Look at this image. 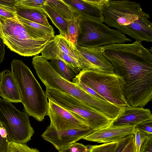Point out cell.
I'll return each instance as SVG.
<instances>
[{"label":"cell","instance_id":"obj_1","mask_svg":"<svg viewBox=\"0 0 152 152\" xmlns=\"http://www.w3.org/2000/svg\"><path fill=\"white\" fill-rule=\"evenodd\" d=\"M108 27L141 42H152V24L140 4L128 0H108L102 11Z\"/></svg>","mask_w":152,"mask_h":152},{"label":"cell","instance_id":"obj_2","mask_svg":"<svg viewBox=\"0 0 152 152\" xmlns=\"http://www.w3.org/2000/svg\"><path fill=\"white\" fill-rule=\"evenodd\" d=\"M32 63L38 76L46 88H53L71 95L109 118L115 115L116 105L100 99L76 83L64 79L55 71L50 62L42 56H34Z\"/></svg>","mask_w":152,"mask_h":152},{"label":"cell","instance_id":"obj_3","mask_svg":"<svg viewBox=\"0 0 152 152\" xmlns=\"http://www.w3.org/2000/svg\"><path fill=\"white\" fill-rule=\"evenodd\" d=\"M11 67L19 88L25 112L42 121L48 115V102L45 94L30 69L21 60H13Z\"/></svg>","mask_w":152,"mask_h":152},{"label":"cell","instance_id":"obj_4","mask_svg":"<svg viewBox=\"0 0 152 152\" xmlns=\"http://www.w3.org/2000/svg\"><path fill=\"white\" fill-rule=\"evenodd\" d=\"M0 35L5 45L11 51L28 57L41 53L54 37L35 38L21 23L17 15L10 18L0 16Z\"/></svg>","mask_w":152,"mask_h":152},{"label":"cell","instance_id":"obj_5","mask_svg":"<svg viewBox=\"0 0 152 152\" xmlns=\"http://www.w3.org/2000/svg\"><path fill=\"white\" fill-rule=\"evenodd\" d=\"M75 77L108 101L123 107L129 106L125 97L124 82L115 73L83 69Z\"/></svg>","mask_w":152,"mask_h":152},{"label":"cell","instance_id":"obj_6","mask_svg":"<svg viewBox=\"0 0 152 152\" xmlns=\"http://www.w3.org/2000/svg\"><path fill=\"white\" fill-rule=\"evenodd\" d=\"M79 33L76 46L87 48L132 42L118 30L99 21L80 18Z\"/></svg>","mask_w":152,"mask_h":152},{"label":"cell","instance_id":"obj_7","mask_svg":"<svg viewBox=\"0 0 152 152\" xmlns=\"http://www.w3.org/2000/svg\"><path fill=\"white\" fill-rule=\"evenodd\" d=\"M29 116L12 103L0 98V122L6 131L9 142L26 144L31 140L34 131Z\"/></svg>","mask_w":152,"mask_h":152},{"label":"cell","instance_id":"obj_8","mask_svg":"<svg viewBox=\"0 0 152 152\" xmlns=\"http://www.w3.org/2000/svg\"><path fill=\"white\" fill-rule=\"evenodd\" d=\"M45 94L48 100L83 118L94 131L113 124L114 121L93 110L71 95L50 88H46Z\"/></svg>","mask_w":152,"mask_h":152},{"label":"cell","instance_id":"obj_9","mask_svg":"<svg viewBox=\"0 0 152 152\" xmlns=\"http://www.w3.org/2000/svg\"><path fill=\"white\" fill-rule=\"evenodd\" d=\"M48 101V115L50 121V126L56 130L91 128L80 116L66 110L50 100Z\"/></svg>","mask_w":152,"mask_h":152},{"label":"cell","instance_id":"obj_10","mask_svg":"<svg viewBox=\"0 0 152 152\" xmlns=\"http://www.w3.org/2000/svg\"><path fill=\"white\" fill-rule=\"evenodd\" d=\"M94 131L91 128L58 131L49 125L42 134L41 137L51 143L59 152L83 139Z\"/></svg>","mask_w":152,"mask_h":152},{"label":"cell","instance_id":"obj_11","mask_svg":"<svg viewBox=\"0 0 152 152\" xmlns=\"http://www.w3.org/2000/svg\"><path fill=\"white\" fill-rule=\"evenodd\" d=\"M78 62L81 70L89 69L105 73H114L111 63L96 48L76 46Z\"/></svg>","mask_w":152,"mask_h":152},{"label":"cell","instance_id":"obj_12","mask_svg":"<svg viewBox=\"0 0 152 152\" xmlns=\"http://www.w3.org/2000/svg\"><path fill=\"white\" fill-rule=\"evenodd\" d=\"M135 125H111L95 130L83 138L86 140L99 143H106L118 141L127 136L134 134Z\"/></svg>","mask_w":152,"mask_h":152},{"label":"cell","instance_id":"obj_13","mask_svg":"<svg viewBox=\"0 0 152 152\" xmlns=\"http://www.w3.org/2000/svg\"><path fill=\"white\" fill-rule=\"evenodd\" d=\"M78 13L80 18L104 22L102 11L108 0H65Z\"/></svg>","mask_w":152,"mask_h":152},{"label":"cell","instance_id":"obj_14","mask_svg":"<svg viewBox=\"0 0 152 152\" xmlns=\"http://www.w3.org/2000/svg\"><path fill=\"white\" fill-rule=\"evenodd\" d=\"M1 73L0 96L11 103L21 102L19 88L12 71L5 70Z\"/></svg>","mask_w":152,"mask_h":152},{"label":"cell","instance_id":"obj_15","mask_svg":"<svg viewBox=\"0 0 152 152\" xmlns=\"http://www.w3.org/2000/svg\"><path fill=\"white\" fill-rule=\"evenodd\" d=\"M152 119V115L149 109L129 106L125 107L124 113L114 121L113 125L136 126L143 122Z\"/></svg>","mask_w":152,"mask_h":152},{"label":"cell","instance_id":"obj_16","mask_svg":"<svg viewBox=\"0 0 152 152\" xmlns=\"http://www.w3.org/2000/svg\"><path fill=\"white\" fill-rule=\"evenodd\" d=\"M42 56L47 60H59L68 65L77 75L81 69L78 61L65 54L50 42L41 52Z\"/></svg>","mask_w":152,"mask_h":152},{"label":"cell","instance_id":"obj_17","mask_svg":"<svg viewBox=\"0 0 152 152\" xmlns=\"http://www.w3.org/2000/svg\"><path fill=\"white\" fill-rule=\"evenodd\" d=\"M17 15L29 21L46 26H51L48 20V16L42 8H33L16 7Z\"/></svg>","mask_w":152,"mask_h":152},{"label":"cell","instance_id":"obj_18","mask_svg":"<svg viewBox=\"0 0 152 152\" xmlns=\"http://www.w3.org/2000/svg\"><path fill=\"white\" fill-rule=\"evenodd\" d=\"M45 4L50 7L67 21L80 18L75 9L64 0H46Z\"/></svg>","mask_w":152,"mask_h":152},{"label":"cell","instance_id":"obj_19","mask_svg":"<svg viewBox=\"0 0 152 152\" xmlns=\"http://www.w3.org/2000/svg\"><path fill=\"white\" fill-rule=\"evenodd\" d=\"M50 43L78 62V50L76 46L61 34L55 35Z\"/></svg>","mask_w":152,"mask_h":152},{"label":"cell","instance_id":"obj_20","mask_svg":"<svg viewBox=\"0 0 152 152\" xmlns=\"http://www.w3.org/2000/svg\"><path fill=\"white\" fill-rule=\"evenodd\" d=\"M44 9L48 17L59 30L60 34L68 39L67 21L48 5L45 4Z\"/></svg>","mask_w":152,"mask_h":152},{"label":"cell","instance_id":"obj_21","mask_svg":"<svg viewBox=\"0 0 152 152\" xmlns=\"http://www.w3.org/2000/svg\"><path fill=\"white\" fill-rule=\"evenodd\" d=\"M50 64L55 71L64 79L71 82L77 74L66 64L58 59H52Z\"/></svg>","mask_w":152,"mask_h":152},{"label":"cell","instance_id":"obj_22","mask_svg":"<svg viewBox=\"0 0 152 152\" xmlns=\"http://www.w3.org/2000/svg\"><path fill=\"white\" fill-rule=\"evenodd\" d=\"M76 18L67 21L68 39L76 46L79 33L78 20Z\"/></svg>","mask_w":152,"mask_h":152},{"label":"cell","instance_id":"obj_23","mask_svg":"<svg viewBox=\"0 0 152 152\" xmlns=\"http://www.w3.org/2000/svg\"><path fill=\"white\" fill-rule=\"evenodd\" d=\"M119 140L100 145H90L89 152H114Z\"/></svg>","mask_w":152,"mask_h":152},{"label":"cell","instance_id":"obj_24","mask_svg":"<svg viewBox=\"0 0 152 152\" xmlns=\"http://www.w3.org/2000/svg\"><path fill=\"white\" fill-rule=\"evenodd\" d=\"M46 0H16V7L44 9Z\"/></svg>","mask_w":152,"mask_h":152},{"label":"cell","instance_id":"obj_25","mask_svg":"<svg viewBox=\"0 0 152 152\" xmlns=\"http://www.w3.org/2000/svg\"><path fill=\"white\" fill-rule=\"evenodd\" d=\"M10 152H40L36 148L28 147L26 144L10 142Z\"/></svg>","mask_w":152,"mask_h":152},{"label":"cell","instance_id":"obj_26","mask_svg":"<svg viewBox=\"0 0 152 152\" xmlns=\"http://www.w3.org/2000/svg\"><path fill=\"white\" fill-rule=\"evenodd\" d=\"M149 135L138 128H135L134 135L136 152H139L142 144Z\"/></svg>","mask_w":152,"mask_h":152},{"label":"cell","instance_id":"obj_27","mask_svg":"<svg viewBox=\"0 0 152 152\" xmlns=\"http://www.w3.org/2000/svg\"><path fill=\"white\" fill-rule=\"evenodd\" d=\"M89 148L90 145L76 142L58 152H89Z\"/></svg>","mask_w":152,"mask_h":152},{"label":"cell","instance_id":"obj_28","mask_svg":"<svg viewBox=\"0 0 152 152\" xmlns=\"http://www.w3.org/2000/svg\"><path fill=\"white\" fill-rule=\"evenodd\" d=\"M16 7H12L0 4V16L10 18L17 15Z\"/></svg>","mask_w":152,"mask_h":152},{"label":"cell","instance_id":"obj_29","mask_svg":"<svg viewBox=\"0 0 152 152\" xmlns=\"http://www.w3.org/2000/svg\"><path fill=\"white\" fill-rule=\"evenodd\" d=\"M138 128L149 135L152 134V119L143 122L136 126Z\"/></svg>","mask_w":152,"mask_h":152},{"label":"cell","instance_id":"obj_30","mask_svg":"<svg viewBox=\"0 0 152 152\" xmlns=\"http://www.w3.org/2000/svg\"><path fill=\"white\" fill-rule=\"evenodd\" d=\"M139 152H152V134L149 135L142 144Z\"/></svg>","mask_w":152,"mask_h":152},{"label":"cell","instance_id":"obj_31","mask_svg":"<svg viewBox=\"0 0 152 152\" xmlns=\"http://www.w3.org/2000/svg\"><path fill=\"white\" fill-rule=\"evenodd\" d=\"M132 135L127 136L120 140L114 152H122L129 143Z\"/></svg>","mask_w":152,"mask_h":152},{"label":"cell","instance_id":"obj_32","mask_svg":"<svg viewBox=\"0 0 152 152\" xmlns=\"http://www.w3.org/2000/svg\"><path fill=\"white\" fill-rule=\"evenodd\" d=\"M122 152H136L134 134L132 135L129 141Z\"/></svg>","mask_w":152,"mask_h":152},{"label":"cell","instance_id":"obj_33","mask_svg":"<svg viewBox=\"0 0 152 152\" xmlns=\"http://www.w3.org/2000/svg\"><path fill=\"white\" fill-rule=\"evenodd\" d=\"M5 44L0 35V63L2 62L4 59L5 51Z\"/></svg>","mask_w":152,"mask_h":152},{"label":"cell","instance_id":"obj_34","mask_svg":"<svg viewBox=\"0 0 152 152\" xmlns=\"http://www.w3.org/2000/svg\"><path fill=\"white\" fill-rule=\"evenodd\" d=\"M16 0H0V4L4 6L15 7Z\"/></svg>","mask_w":152,"mask_h":152},{"label":"cell","instance_id":"obj_35","mask_svg":"<svg viewBox=\"0 0 152 152\" xmlns=\"http://www.w3.org/2000/svg\"><path fill=\"white\" fill-rule=\"evenodd\" d=\"M1 72H0V80H1Z\"/></svg>","mask_w":152,"mask_h":152}]
</instances>
